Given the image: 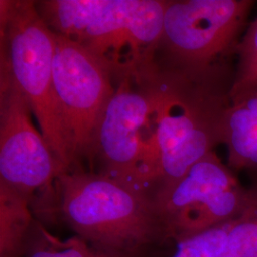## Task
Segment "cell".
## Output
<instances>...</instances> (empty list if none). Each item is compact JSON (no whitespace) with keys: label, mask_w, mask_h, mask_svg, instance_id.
<instances>
[{"label":"cell","mask_w":257,"mask_h":257,"mask_svg":"<svg viewBox=\"0 0 257 257\" xmlns=\"http://www.w3.org/2000/svg\"><path fill=\"white\" fill-rule=\"evenodd\" d=\"M162 240L176 244L238 216L249 188L211 152L173 183L151 193Z\"/></svg>","instance_id":"5b68a950"},{"label":"cell","mask_w":257,"mask_h":257,"mask_svg":"<svg viewBox=\"0 0 257 257\" xmlns=\"http://www.w3.org/2000/svg\"><path fill=\"white\" fill-rule=\"evenodd\" d=\"M0 16L1 63L27 99L40 134L63 173L72 171L74 163L53 77L55 33L35 1L1 0Z\"/></svg>","instance_id":"277c9868"},{"label":"cell","mask_w":257,"mask_h":257,"mask_svg":"<svg viewBox=\"0 0 257 257\" xmlns=\"http://www.w3.org/2000/svg\"><path fill=\"white\" fill-rule=\"evenodd\" d=\"M216 257H257V183L249 187L248 203Z\"/></svg>","instance_id":"4fadbf2b"},{"label":"cell","mask_w":257,"mask_h":257,"mask_svg":"<svg viewBox=\"0 0 257 257\" xmlns=\"http://www.w3.org/2000/svg\"><path fill=\"white\" fill-rule=\"evenodd\" d=\"M29 200L0 183V257H20L35 220Z\"/></svg>","instance_id":"8fae6325"},{"label":"cell","mask_w":257,"mask_h":257,"mask_svg":"<svg viewBox=\"0 0 257 257\" xmlns=\"http://www.w3.org/2000/svg\"><path fill=\"white\" fill-rule=\"evenodd\" d=\"M137 253L113 251L96 248L74 235L58 238L37 221L34 222L20 257H137Z\"/></svg>","instance_id":"7c38bea8"},{"label":"cell","mask_w":257,"mask_h":257,"mask_svg":"<svg viewBox=\"0 0 257 257\" xmlns=\"http://www.w3.org/2000/svg\"><path fill=\"white\" fill-rule=\"evenodd\" d=\"M223 144L230 169L257 170V86L230 99Z\"/></svg>","instance_id":"30bf717a"},{"label":"cell","mask_w":257,"mask_h":257,"mask_svg":"<svg viewBox=\"0 0 257 257\" xmlns=\"http://www.w3.org/2000/svg\"><path fill=\"white\" fill-rule=\"evenodd\" d=\"M65 222L96 248L139 254L162 240L151 193L104 174L74 169L55 180Z\"/></svg>","instance_id":"3957f363"},{"label":"cell","mask_w":257,"mask_h":257,"mask_svg":"<svg viewBox=\"0 0 257 257\" xmlns=\"http://www.w3.org/2000/svg\"><path fill=\"white\" fill-rule=\"evenodd\" d=\"M53 77L74 170L82 158L94 157L97 131L114 91V78L90 51L55 33Z\"/></svg>","instance_id":"ba28073f"},{"label":"cell","mask_w":257,"mask_h":257,"mask_svg":"<svg viewBox=\"0 0 257 257\" xmlns=\"http://www.w3.org/2000/svg\"><path fill=\"white\" fill-rule=\"evenodd\" d=\"M253 5L251 0H169L156 58L189 68L235 59Z\"/></svg>","instance_id":"52a82bcc"},{"label":"cell","mask_w":257,"mask_h":257,"mask_svg":"<svg viewBox=\"0 0 257 257\" xmlns=\"http://www.w3.org/2000/svg\"><path fill=\"white\" fill-rule=\"evenodd\" d=\"M36 4L55 34L90 51L115 80L154 61L168 1L44 0Z\"/></svg>","instance_id":"7a4b0ae2"},{"label":"cell","mask_w":257,"mask_h":257,"mask_svg":"<svg viewBox=\"0 0 257 257\" xmlns=\"http://www.w3.org/2000/svg\"><path fill=\"white\" fill-rule=\"evenodd\" d=\"M0 68V183L30 202L37 192H52L63 170L33 125L31 107L7 67Z\"/></svg>","instance_id":"9c48e42d"},{"label":"cell","mask_w":257,"mask_h":257,"mask_svg":"<svg viewBox=\"0 0 257 257\" xmlns=\"http://www.w3.org/2000/svg\"><path fill=\"white\" fill-rule=\"evenodd\" d=\"M257 86V17L246 29L235 52L230 99Z\"/></svg>","instance_id":"5bb4252c"},{"label":"cell","mask_w":257,"mask_h":257,"mask_svg":"<svg viewBox=\"0 0 257 257\" xmlns=\"http://www.w3.org/2000/svg\"><path fill=\"white\" fill-rule=\"evenodd\" d=\"M234 71L235 60L189 68L155 57L148 66L156 134L154 190L175 182L223 144Z\"/></svg>","instance_id":"6da1fadb"},{"label":"cell","mask_w":257,"mask_h":257,"mask_svg":"<svg viewBox=\"0 0 257 257\" xmlns=\"http://www.w3.org/2000/svg\"><path fill=\"white\" fill-rule=\"evenodd\" d=\"M147 67L114 80L94 156L101 161V174L149 192L147 184L156 171V141Z\"/></svg>","instance_id":"8992f818"}]
</instances>
